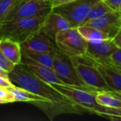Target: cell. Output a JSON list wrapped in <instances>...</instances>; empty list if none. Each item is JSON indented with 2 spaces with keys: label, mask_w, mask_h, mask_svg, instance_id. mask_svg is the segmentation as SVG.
<instances>
[{
  "label": "cell",
  "mask_w": 121,
  "mask_h": 121,
  "mask_svg": "<svg viewBox=\"0 0 121 121\" xmlns=\"http://www.w3.org/2000/svg\"><path fill=\"white\" fill-rule=\"evenodd\" d=\"M9 79L13 85L51 101L62 108L66 113H85V111L72 99L60 93L52 84L39 79L21 63L15 65L9 72Z\"/></svg>",
  "instance_id": "6da1fadb"
},
{
  "label": "cell",
  "mask_w": 121,
  "mask_h": 121,
  "mask_svg": "<svg viewBox=\"0 0 121 121\" xmlns=\"http://www.w3.org/2000/svg\"><path fill=\"white\" fill-rule=\"evenodd\" d=\"M57 91L72 99L87 113H92L112 121H121V110L106 108L99 104L95 99L97 91H91L67 85L52 84Z\"/></svg>",
  "instance_id": "7a4b0ae2"
},
{
  "label": "cell",
  "mask_w": 121,
  "mask_h": 121,
  "mask_svg": "<svg viewBox=\"0 0 121 121\" xmlns=\"http://www.w3.org/2000/svg\"><path fill=\"white\" fill-rule=\"evenodd\" d=\"M45 17H22L0 21V38H6L21 44L40 30Z\"/></svg>",
  "instance_id": "3957f363"
},
{
  "label": "cell",
  "mask_w": 121,
  "mask_h": 121,
  "mask_svg": "<svg viewBox=\"0 0 121 121\" xmlns=\"http://www.w3.org/2000/svg\"><path fill=\"white\" fill-rule=\"evenodd\" d=\"M52 70L65 85L87 91H99L89 86L82 80L75 70L71 57L59 50L54 54Z\"/></svg>",
  "instance_id": "277c9868"
},
{
  "label": "cell",
  "mask_w": 121,
  "mask_h": 121,
  "mask_svg": "<svg viewBox=\"0 0 121 121\" xmlns=\"http://www.w3.org/2000/svg\"><path fill=\"white\" fill-rule=\"evenodd\" d=\"M55 43L60 52L70 57H79L86 53V41L80 35L77 28H69L57 33Z\"/></svg>",
  "instance_id": "5b68a950"
},
{
  "label": "cell",
  "mask_w": 121,
  "mask_h": 121,
  "mask_svg": "<svg viewBox=\"0 0 121 121\" xmlns=\"http://www.w3.org/2000/svg\"><path fill=\"white\" fill-rule=\"evenodd\" d=\"M99 0H74L53 8L52 10L61 15L69 24L70 28L82 25L92 6Z\"/></svg>",
  "instance_id": "8992f818"
},
{
  "label": "cell",
  "mask_w": 121,
  "mask_h": 121,
  "mask_svg": "<svg viewBox=\"0 0 121 121\" xmlns=\"http://www.w3.org/2000/svg\"><path fill=\"white\" fill-rule=\"evenodd\" d=\"M51 11L50 0H19L2 21L22 17L45 16Z\"/></svg>",
  "instance_id": "52a82bcc"
},
{
  "label": "cell",
  "mask_w": 121,
  "mask_h": 121,
  "mask_svg": "<svg viewBox=\"0 0 121 121\" xmlns=\"http://www.w3.org/2000/svg\"><path fill=\"white\" fill-rule=\"evenodd\" d=\"M71 60L78 75L86 85L98 90H112L105 82L95 66L84 55L71 57Z\"/></svg>",
  "instance_id": "ba28073f"
},
{
  "label": "cell",
  "mask_w": 121,
  "mask_h": 121,
  "mask_svg": "<svg viewBox=\"0 0 121 121\" xmlns=\"http://www.w3.org/2000/svg\"><path fill=\"white\" fill-rule=\"evenodd\" d=\"M21 51L33 52H50L57 51L55 43L41 30H38L20 44Z\"/></svg>",
  "instance_id": "9c48e42d"
},
{
  "label": "cell",
  "mask_w": 121,
  "mask_h": 121,
  "mask_svg": "<svg viewBox=\"0 0 121 121\" xmlns=\"http://www.w3.org/2000/svg\"><path fill=\"white\" fill-rule=\"evenodd\" d=\"M83 25H88L102 30L108 34L112 39L121 30V13L111 11L101 17L85 23Z\"/></svg>",
  "instance_id": "30bf717a"
},
{
  "label": "cell",
  "mask_w": 121,
  "mask_h": 121,
  "mask_svg": "<svg viewBox=\"0 0 121 121\" xmlns=\"http://www.w3.org/2000/svg\"><path fill=\"white\" fill-rule=\"evenodd\" d=\"M84 57L93 64L97 69L101 76L113 91L121 92V70L104 63L97 62L84 55Z\"/></svg>",
  "instance_id": "8fae6325"
},
{
  "label": "cell",
  "mask_w": 121,
  "mask_h": 121,
  "mask_svg": "<svg viewBox=\"0 0 121 121\" xmlns=\"http://www.w3.org/2000/svg\"><path fill=\"white\" fill-rule=\"evenodd\" d=\"M69 28L68 22L61 15L52 10L45 16L40 30L55 42V38L57 33Z\"/></svg>",
  "instance_id": "7c38bea8"
},
{
  "label": "cell",
  "mask_w": 121,
  "mask_h": 121,
  "mask_svg": "<svg viewBox=\"0 0 121 121\" xmlns=\"http://www.w3.org/2000/svg\"><path fill=\"white\" fill-rule=\"evenodd\" d=\"M21 63L25 65L32 73H33L36 77H38L41 80L50 84H57L65 85L60 81V79L56 76L52 69L42 65L22 55Z\"/></svg>",
  "instance_id": "4fadbf2b"
},
{
  "label": "cell",
  "mask_w": 121,
  "mask_h": 121,
  "mask_svg": "<svg viewBox=\"0 0 121 121\" xmlns=\"http://www.w3.org/2000/svg\"><path fill=\"white\" fill-rule=\"evenodd\" d=\"M118 48H118L111 39L96 43L86 42L85 55L97 62L104 63L110 55Z\"/></svg>",
  "instance_id": "5bb4252c"
},
{
  "label": "cell",
  "mask_w": 121,
  "mask_h": 121,
  "mask_svg": "<svg viewBox=\"0 0 121 121\" xmlns=\"http://www.w3.org/2000/svg\"><path fill=\"white\" fill-rule=\"evenodd\" d=\"M96 102L102 106L121 110V92L112 90H99L95 94Z\"/></svg>",
  "instance_id": "9a60e30c"
},
{
  "label": "cell",
  "mask_w": 121,
  "mask_h": 121,
  "mask_svg": "<svg viewBox=\"0 0 121 121\" xmlns=\"http://www.w3.org/2000/svg\"><path fill=\"white\" fill-rule=\"evenodd\" d=\"M0 50L15 65L21 63V49L18 43L6 38H0Z\"/></svg>",
  "instance_id": "2e32d148"
},
{
  "label": "cell",
  "mask_w": 121,
  "mask_h": 121,
  "mask_svg": "<svg viewBox=\"0 0 121 121\" xmlns=\"http://www.w3.org/2000/svg\"><path fill=\"white\" fill-rule=\"evenodd\" d=\"M80 35L88 43H99L111 39L108 34L102 30L88 25H81L77 28Z\"/></svg>",
  "instance_id": "e0dca14e"
},
{
  "label": "cell",
  "mask_w": 121,
  "mask_h": 121,
  "mask_svg": "<svg viewBox=\"0 0 121 121\" xmlns=\"http://www.w3.org/2000/svg\"><path fill=\"white\" fill-rule=\"evenodd\" d=\"M55 53L50 52H33L21 51V55L26 56L32 60L52 69L53 66V57Z\"/></svg>",
  "instance_id": "ac0fdd59"
},
{
  "label": "cell",
  "mask_w": 121,
  "mask_h": 121,
  "mask_svg": "<svg viewBox=\"0 0 121 121\" xmlns=\"http://www.w3.org/2000/svg\"><path fill=\"white\" fill-rule=\"evenodd\" d=\"M111 11H112L106 4L104 1L102 0H99V1L96 2L92 7L90 9V11L84 21V23L83 24H84L85 23L92 21V20H95L96 18H99L100 17H101L102 16L105 15L106 13L111 12ZM82 24V25H83Z\"/></svg>",
  "instance_id": "d6986e66"
},
{
  "label": "cell",
  "mask_w": 121,
  "mask_h": 121,
  "mask_svg": "<svg viewBox=\"0 0 121 121\" xmlns=\"http://www.w3.org/2000/svg\"><path fill=\"white\" fill-rule=\"evenodd\" d=\"M104 63L121 70V48L113 51Z\"/></svg>",
  "instance_id": "ffe728a7"
},
{
  "label": "cell",
  "mask_w": 121,
  "mask_h": 121,
  "mask_svg": "<svg viewBox=\"0 0 121 121\" xmlns=\"http://www.w3.org/2000/svg\"><path fill=\"white\" fill-rule=\"evenodd\" d=\"M19 0H0V21L16 6Z\"/></svg>",
  "instance_id": "44dd1931"
},
{
  "label": "cell",
  "mask_w": 121,
  "mask_h": 121,
  "mask_svg": "<svg viewBox=\"0 0 121 121\" xmlns=\"http://www.w3.org/2000/svg\"><path fill=\"white\" fill-rule=\"evenodd\" d=\"M13 102H15V99L11 92L9 91V87L0 86V104Z\"/></svg>",
  "instance_id": "7402d4cb"
},
{
  "label": "cell",
  "mask_w": 121,
  "mask_h": 121,
  "mask_svg": "<svg viewBox=\"0 0 121 121\" xmlns=\"http://www.w3.org/2000/svg\"><path fill=\"white\" fill-rule=\"evenodd\" d=\"M0 67L6 71L8 73L12 70V69L15 67V65L12 63L7 57L4 55V53L0 50Z\"/></svg>",
  "instance_id": "603a6c76"
},
{
  "label": "cell",
  "mask_w": 121,
  "mask_h": 121,
  "mask_svg": "<svg viewBox=\"0 0 121 121\" xmlns=\"http://www.w3.org/2000/svg\"><path fill=\"white\" fill-rule=\"evenodd\" d=\"M113 11L121 13V0H102Z\"/></svg>",
  "instance_id": "cb8c5ba5"
},
{
  "label": "cell",
  "mask_w": 121,
  "mask_h": 121,
  "mask_svg": "<svg viewBox=\"0 0 121 121\" xmlns=\"http://www.w3.org/2000/svg\"><path fill=\"white\" fill-rule=\"evenodd\" d=\"M72 1H74V0H50V5H51L52 9L53 8L67 4Z\"/></svg>",
  "instance_id": "d4e9b609"
},
{
  "label": "cell",
  "mask_w": 121,
  "mask_h": 121,
  "mask_svg": "<svg viewBox=\"0 0 121 121\" xmlns=\"http://www.w3.org/2000/svg\"><path fill=\"white\" fill-rule=\"evenodd\" d=\"M111 40L118 48H121V30L119 31Z\"/></svg>",
  "instance_id": "484cf974"
},
{
  "label": "cell",
  "mask_w": 121,
  "mask_h": 121,
  "mask_svg": "<svg viewBox=\"0 0 121 121\" xmlns=\"http://www.w3.org/2000/svg\"><path fill=\"white\" fill-rule=\"evenodd\" d=\"M13 86V84L7 79H3L1 77H0V86H3V87H11Z\"/></svg>",
  "instance_id": "4316f807"
},
{
  "label": "cell",
  "mask_w": 121,
  "mask_h": 121,
  "mask_svg": "<svg viewBox=\"0 0 121 121\" xmlns=\"http://www.w3.org/2000/svg\"><path fill=\"white\" fill-rule=\"evenodd\" d=\"M0 77L3 78V79H7V80H9V73L5 71L4 69H2L1 67H0Z\"/></svg>",
  "instance_id": "83f0119b"
}]
</instances>
